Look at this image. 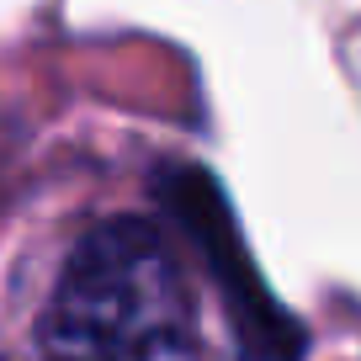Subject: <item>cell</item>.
I'll list each match as a JSON object with an SVG mask.
<instances>
[{
	"instance_id": "1",
	"label": "cell",
	"mask_w": 361,
	"mask_h": 361,
	"mask_svg": "<svg viewBox=\"0 0 361 361\" xmlns=\"http://www.w3.org/2000/svg\"><path fill=\"white\" fill-rule=\"evenodd\" d=\"M54 361H202L197 308L154 224L112 218L75 245L43 319Z\"/></svg>"
}]
</instances>
